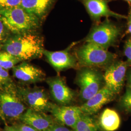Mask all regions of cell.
Masks as SVG:
<instances>
[{"instance_id":"22","label":"cell","mask_w":131,"mask_h":131,"mask_svg":"<svg viewBox=\"0 0 131 131\" xmlns=\"http://www.w3.org/2000/svg\"><path fill=\"white\" fill-rule=\"evenodd\" d=\"M9 31L0 20V47L4 45L5 42L10 37Z\"/></svg>"},{"instance_id":"4","label":"cell","mask_w":131,"mask_h":131,"mask_svg":"<svg viewBox=\"0 0 131 131\" xmlns=\"http://www.w3.org/2000/svg\"><path fill=\"white\" fill-rule=\"evenodd\" d=\"M122 27L108 18L96 24L84 39L85 42L96 44L105 49L114 45L122 34Z\"/></svg>"},{"instance_id":"27","label":"cell","mask_w":131,"mask_h":131,"mask_svg":"<svg viewBox=\"0 0 131 131\" xmlns=\"http://www.w3.org/2000/svg\"><path fill=\"white\" fill-rule=\"evenodd\" d=\"M127 18V31L128 33L131 35V8H130L128 12Z\"/></svg>"},{"instance_id":"18","label":"cell","mask_w":131,"mask_h":131,"mask_svg":"<svg viewBox=\"0 0 131 131\" xmlns=\"http://www.w3.org/2000/svg\"><path fill=\"white\" fill-rule=\"evenodd\" d=\"M97 122L90 115L83 114L72 131H98Z\"/></svg>"},{"instance_id":"23","label":"cell","mask_w":131,"mask_h":131,"mask_svg":"<svg viewBox=\"0 0 131 131\" xmlns=\"http://www.w3.org/2000/svg\"><path fill=\"white\" fill-rule=\"evenodd\" d=\"M9 74L7 70L0 67V86H4L10 84Z\"/></svg>"},{"instance_id":"10","label":"cell","mask_w":131,"mask_h":131,"mask_svg":"<svg viewBox=\"0 0 131 131\" xmlns=\"http://www.w3.org/2000/svg\"><path fill=\"white\" fill-rule=\"evenodd\" d=\"M52 97L53 99L62 105L71 103L75 98V92L66 84L60 77L49 78L47 80Z\"/></svg>"},{"instance_id":"24","label":"cell","mask_w":131,"mask_h":131,"mask_svg":"<svg viewBox=\"0 0 131 131\" xmlns=\"http://www.w3.org/2000/svg\"><path fill=\"white\" fill-rule=\"evenodd\" d=\"M124 54L126 57L127 65H131V39H128L125 43Z\"/></svg>"},{"instance_id":"28","label":"cell","mask_w":131,"mask_h":131,"mask_svg":"<svg viewBox=\"0 0 131 131\" xmlns=\"http://www.w3.org/2000/svg\"><path fill=\"white\" fill-rule=\"evenodd\" d=\"M4 131H19L18 128L13 126H6Z\"/></svg>"},{"instance_id":"5","label":"cell","mask_w":131,"mask_h":131,"mask_svg":"<svg viewBox=\"0 0 131 131\" xmlns=\"http://www.w3.org/2000/svg\"><path fill=\"white\" fill-rule=\"evenodd\" d=\"M24 103L13 84H7L0 91V112L5 117L20 118L26 110Z\"/></svg>"},{"instance_id":"7","label":"cell","mask_w":131,"mask_h":131,"mask_svg":"<svg viewBox=\"0 0 131 131\" xmlns=\"http://www.w3.org/2000/svg\"><path fill=\"white\" fill-rule=\"evenodd\" d=\"M18 90L23 102L30 109L41 112L50 111L53 103L50 102L44 89L21 88Z\"/></svg>"},{"instance_id":"20","label":"cell","mask_w":131,"mask_h":131,"mask_svg":"<svg viewBox=\"0 0 131 131\" xmlns=\"http://www.w3.org/2000/svg\"><path fill=\"white\" fill-rule=\"evenodd\" d=\"M120 105L125 111L131 113V86H127L126 91L120 101Z\"/></svg>"},{"instance_id":"3","label":"cell","mask_w":131,"mask_h":131,"mask_svg":"<svg viewBox=\"0 0 131 131\" xmlns=\"http://www.w3.org/2000/svg\"><path fill=\"white\" fill-rule=\"evenodd\" d=\"M76 56L80 65L84 67H107L112 63L116 55L93 43L85 42L77 50Z\"/></svg>"},{"instance_id":"2","label":"cell","mask_w":131,"mask_h":131,"mask_svg":"<svg viewBox=\"0 0 131 131\" xmlns=\"http://www.w3.org/2000/svg\"><path fill=\"white\" fill-rule=\"evenodd\" d=\"M0 20L14 35L36 33L42 23L20 6L0 10Z\"/></svg>"},{"instance_id":"1","label":"cell","mask_w":131,"mask_h":131,"mask_svg":"<svg viewBox=\"0 0 131 131\" xmlns=\"http://www.w3.org/2000/svg\"><path fill=\"white\" fill-rule=\"evenodd\" d=\"M5 52L21 61L40 58L43 55V39L36 33L14 35L3 46Z\"/></svg>"},{"instance_id":"9","label":"cell","mask_w":131,"mask_h":131,"mask_svg":"<svg viewBox=\"0 0 131 131\" xmlns=\"http://www.w3.org/2000/svg\"><path fill=\"white\" fill-rule=\"evenodd\" d=\"M84 6L91 19L96 24L100 23L103 17L126 19L127 16L119 14L110 9L107 0H78Z\"/></svg>"},{"instance_id":"12","label":"cell","mask_w":131,"mask_h":131,"mask_svg":"<svg viewBox=\"0 0 131 131\" xmlns=\"http://www.w3.org/2000/svg\"><path fill=\"white\" fill-rule=\"evenodd\" d=\"M43 55L46 57L50 65L58 72L74 68L77 65V58L70 52L69 48L63 51L55 52L44 50Z\"/></svg>"},{"instance_id":"16","label":"cell","mask_w":131,"mask_h":131,"mask_svg":"<svg viewBox=\"0 0 131 131\" xmlns=\"http://www.w3.org/2000/svg\"><path fill=\"white\" fill-rule=\"evenodd\" d=\"M55 2L56 0H22L20 6L43 22Z\"/></svg>"},{"instance_id":"8","label":"cell","mask_w":131,"mask_h":131,"mask_svg":"<svg viewBox=\"0 0 131 131\" xmlns=\"http://www.w3.org/2000/svg\"><path fill=\"white\" fill-rule=\"evenodd\" d=\"M127 66L126 62L114 61L107 67L103 75L105 85L115 95L122 89Z\"/></svg>"},{"instance_id":"26","label":"cell","mask_w":131,"mask_h":131,"mask_svg":"<svg viewBox=\"0 0 131 131\" xmlns=\"http://www.w3.org/2000/svg\"><path fill=\"white\" fill-rule=\"evenodd\" d=\"M19 131H39L32 127L25 124H23L18 127Z\"/></svg>"},{"instance_id":"19","label":"cell","mask_w":131,"mask_h":131,"mask_svg":"<svg viewBox=\"0 0 131 131\" xmlns=\"http://www.w3.org/2000/svg\"><path fill=\"white\" fill-rule=\"evenodd\" d=\"M18 58L5 51L0 52V67L6 70L13 68L20 62Z\"/></svg>"},{"instance_id":"17","label":"cell","mask_w":131,"mask_h":131,"mask_svg":"<svg viewBox=\"0 0 131 131\" xmlns=\"http://www.w3.org/2000/svg\"><path fill=\"white\" fill-rule=\"evenodd\" d=\"M99 123L105 131H116L120 126L121 119L116 111L110 108H106L100 116Z\"/></svg>"},{"instance_id":"29","label":"cell","mask_w":131,"mask_h":131,"mask_svg":"<svg viewBox=\"0 0 131 131\" xmlns=\"http://www.w3.org/2000/svg\"><path fill=\"white\" fill-rule=\"evenodd\" d=\"M128 85L131 86V70L128 75Z\"/></svg>"},{"instance_id":"6","label":"cell","mask_w":131,"mask_h":131,"mask_svg":"<svg viewBox=\"0 0 131 131\" xmlns=\"http://www.w3.org/2000/svg\"><path fill=\"white\" fill-rule=\"evenodd\" d=\"M103 76L92 68L84 67L77 74L76 82L80 88V97L86 102L103 86Z\"/></svg>"},{"instance_id":"25","label":"cell","mask_w":131,"mask_h":131,"mask_svg":"<svg viewBox=\"0 0 131 131\" xmlns=\"http://www.w3.org/2000/svg\"><path fill=\"white\" fill-rule=\"evenodd\" d=\"M45 131H72L64 126L54 124Z\"/></svg>"},{"instance_id":"14","label":"cell","mask_w":131,"mask_h":131,"mask_svg":"<svg viewBox=\"0 0 131 131\" xmlns=\"http://www.w3.org/2000/svg\"><path fill=\"white\" fill-rule=\"evenodd\" d=\"M14 77L26 83H34L45 79V74L40 69L26 62H23L13 68Z\"/></svg>"},{"instance_id":"13","label":"cell","mask_w":131,"mask_h":131,"mask_svg":"<svg viewBox=\"0 0 131 131\" xmlns=\"http://www.w3.org/2000/svg\"><path fill=\"white\" fill-rule=\"evenodd\" d=\"M115 95L104 85L93 97L84 102L80 107L84 114L93 115L99 111L104 105L112 101Z\"/></svg>"},{"instance_id":"30","label":"cell","mask_w":131,"mask_h":131,"mask_svg":"<svg viewBox=\"0 0 131 131\" xmlns=\"http://www.w3.org/2000/svg\"><path fill=\"white\" fill-rule=\"evenodd\" d=\"M123 1L126 2L128 3H129V4H131V0H123Z\"/></svg>"},{"instance_id":"15","label":"cell","mask_w":131,"mask_h":131,"mask_svg":"<svg viewBox=\"0 0 131 131\" xmlns=\"http://www.w3.org/2000/svg\"><path fill=\"white\" fill-rule=\"evenodd\" d=\"M23 123L39 131H45L54 123L52 117L44 112H38L30 108L27 109L20 118Z\"/></svg>"},{"instance_id":"11","label":"cell","mask_w":131,"mask_h":131,"mask_svg":"<svg viewBox=\"0 0 131 131\" xmlns=\"http://www.w3.org/2000/svg\"><path fill=\"white\" fill-rule=\"evenodd\" d=\"M50 112L57 121L73 129L83 114L79 106H59L54 104H52Z\"/></svg>"},{"instance_id":"21","label":"cell","mask_w":131,"mask_h":131,"mask_svg":"<svg viewBox=\"0 0 131 131\" xmlns=\"http://www.w3.org/2000/svg\"><path fill=\"white\" fill-rule=\"evenodd\" d=\"M22 0H0V10L20 6Z\"/></svg>"}]
</instances>
